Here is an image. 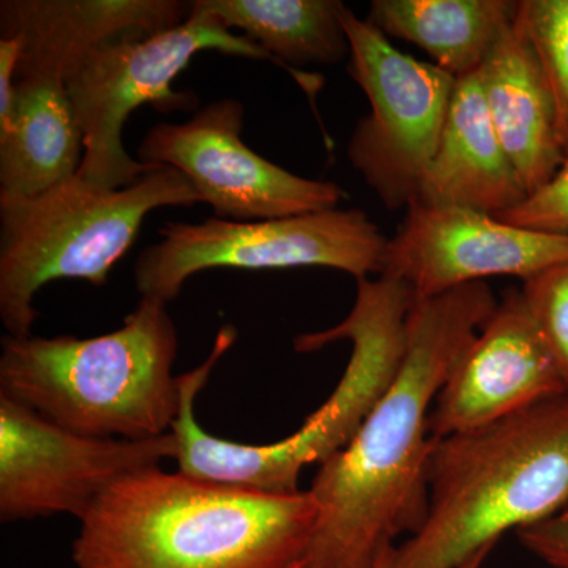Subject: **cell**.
<instances>
[{
  "instance_id": "20",
  "label": "cell",
  "mask_w": 568,
  "mask_h": 568,
  "mask_svg": "<svg viewBox=\"0 0 568 568\" xmlns=\"http://www.w3.org/2000/svg\"><path fill=\"white\" fill-rule=\"evenodd\" d=\"M517 21L547 77L568 159V0H518Z\"/></svg>"
},
{
  "instance_id": "14",
  "label": "cell",
  "mask_w": 568,
  "mask_h": 568,
  "mask_svg": "<svg viewBox=\"0 0 568 568\" xmlns=\"http://www.w3.org/2000/svg\"><path fill=\"white\" fill-rule=\"evenodd\" d=\"M189 13L179 0H2L0 32L24 41L17 80L65 82L103 44L168 31Z\"/></svg>"
},
{
  "instance_id": "11",
  "label": "cell",
  "mask_w": 568,
  "mask_h": 568,
  "mask_svg": "<svg viewBox=\"0 0 568 568\" xmlns=\"http://www.w3.org/2000/svg\"><path fill=\"white\" fill-rule=\"evenodd\" d=\"M178 447L173 432L145 440L74 435L0 395V519H81L121 478L175 459Z\"/></svg>"
},
{
  "instance_id": "8",
  "label": "cell",
  "mask_w": 568,
  "mask_h": 568,
  "mask_svg": "<svg viewBox=\"0 0 568 568\" xmlns=\"http://www.w3.org/2000/svg\"><path fill=\"white\" fill-rule=\"evenodd\" d=\"M160 235L138 256L134 284L142 297L166 304L186 280L211 268L327 267L355 280L379 276L388 241L364 211L339 207L256 222H170Z\"/></svg>"
},
{
  "instance_id": "23",
  "label": "cell",
  "mask_w": 568,
  "mask_h": 568,
  "mask_svg": "<svg viewBox=\"0 0 568 568\" xmlns=\"http://www.w3.org/2000/svg\"><path fill=\"white\" fill-rule=\"evenodd\" d=\"M519 544L551 568H568V506L517 532Z\"/></svg>"
},
{
  "instance_id": "3",
  "label": "cell",
  "mask_w": 568,
  "mask_h": 568,
  "mask_svg": "<svg viewBox=\"0 0 568 568\" xmlns=\"http://www.w3.org/2000/svg\"><path fill=\"white\" fill-rule=\"evenodd\" d=\"M414 295L398 280L379 275L357 280V295L342 323L295 336L297 353H313L332 343L351 342L345 373L331 396L301 428L272 444H241L204 432L194 417V403L212 369L233 347L235 336L216 334L203 364L181 375L182 406L173 433L178 437V470L201 480L254 491H301L306 466L323 465L351 443L369 410L390 386L406 347L407 315Z\"/></svg>"
},
{
  "instance_id": "15",
  "label": "cell",
  "mask_w": 568,
  "mask_h": 568,
  "mask_svg": "<svg viewBox=\"0 0 568 568\" xmlns=\"http://www.w3.org/2000/svg\"><path fill=\"white\" fill-rule=\"evenodd\" d=\"M489 119L528 196L566 160L547 77L517 14L478 70Z\"/></svg>"
},
{
  "instance_id": "5",
  "label": "cell",
  "mask_w": 568,
  "mask_h": 568,
  "mask_svg": "<svg viewBox=\"0 0 568 568\" xmlns=\"http://www.w3.org/2000/svg\"><path fill=\"white\" fill-rule=\"evenodd\" d=\"M175 355L178 331L166 302L142 297L110 334L7 335L0 395L74 435L153 439L173 432L181 414Z\"/></svg>"
},
{
  "instance_id": "18",
  "label": "cell",
  "mask_w": 568,
  "mask_h": 568,
  "mask_svg": "<svg viewBox=\"0 0 568 568\" xmlns=\"http://www.w3.org/2000/svg\"><path fill=\"white\" fill-rule=\"evenodd\" d=\"M517 9V0H373L365 20L462 80L481 69Z\"/></svg>"
},
{
  "instance_id": "17",
  "label": "cell",
  "mask_w": 568,
  "mask_h": 568,
  "mask_svg": "<svg viewBox=\"0 0 568 568\" xmlns=\"http://www.w3.org/2000/svg\"><path fill=\"white\" fill-rule=\"evenodd\" d=\"M84 156L65 82L17 80L9 121L0 125V196L32 197L78 175Z\"/></svg>"
},
{
  "instance_id": "26",
  "label": "cell",
  "mask_w": 568,
  "mask_h": 568,
  "mask_svg": "<svg viewBox=\"0 0 568 568\" xmlns=\"http://www.w3.org/2000/svg\"><path fill=\"white\" fill-rule=\"evenodd\" d=\"M388 558H390V556H388ZM388 558L386 560H384L383 564H381L379 568H387V560H388Z\"/></svg>"
},
{
  "instance_id": "7",
  "label": "cell",
  "mask_w": 568,
  "mask_h": 568,
  "mask_svg": "<svg viewBox=\"0 0 568 568\" xmlns=\"http://www.w3.org/2000/svg\"><path fill=\"white\" fill-rule=\"evenodd\" d=\"M203 51L275 62L254 41L192 9L173 29L122 37L88 55L65 81L84 136V156L78 171L82 181L118 190L141 181L152 170L151 164L132 159L125 151L123 125L142 104L160 112L197 106V97L174 91L173 82Z\"/></svg>"
},
{
  "instance_id": "12",
  "label": "cell",
  "mask_w": 568,
  "mask_h": 568,
  "mask_svg": "<svg viewBox=\"0 0 568 568\" xmlns=\"http://www.w3.org/2000/svg\"><path fill=\"white\" fill-rule=\"evenodd\" d=\"M562 263H568V234L515 226L469 209L414 203L387 241L381 275L425 298L491 276L525 282Z\"/></svg>"
},
{
  "instance_id": "25",
  "label": "cell",
  "mask_w": 568,
  "mask_h": 568,
  "mask_svg": "<svg viewBox=\"0 0 568 568\" xmlns=\"http://www.w3.org/2000/svg\"><path fill=\"white\" fill-rule=\"evenodd\" d=\"M493 548L495 547H488L480 549V551L476 552V555L473 556V558H469L465 560V562L462 564V566L457 568H481L484 567L485 560L488 559V556L491 555Z\"/></svg>"
},
{
  "instance_id": "9",
  "label": "cell",
  "mask_w": 568,
  "mask_h": 568,
  "mask_svg": "<svg viewBox=\"0 0 568 568\" xmlns=\"http://www.w3.org/2000/svg\"><path fill=\"white\" fill-rule=\"evenodd\" d=\"M349 71L369 102L347 159L388 211L416 203L435 156L457 80L399 51L349 7L342 13Z\"/></svg>"
},
{
  "instance_id": "22",
  "label": "cell",
  "mask_w": 568,
  "mask_h": 568,
  "mask_svg": "<svg viewBox=\"0 0 568 568\" xmlns=\"http://www.w3.org/2000/svg\"><path fill=\"white\" fill-rule=\"evenodd\" d=\"M496 219L549 234H568V159L537 192Z\"/></svg>"
},
{
  "instance_id": "10",
  "label": "cell",
  "mask_w": 568,
  "mask_h": 568,
  "mask_svg": "<svg viewBox=\"0 0 568 568\" xmlns=\"http://www.w3.org/2000/svg\"><path fill=\"white\" fill-rule=\"evenodd\" d=\"M245 108L223 99L183 123H156L138 148V160L181 171L230 222L283 219L338 209L347 193L338 183L301 178L257 155L242 141Z\"/></svg>"
},
{
  "instance_id": "2",
  "label": "cell",
  "mask_w": 568,
  "mask_h": 568,
  "mask_svg": "<svg viewBox=\"0 0 568 568\" xmlns=\"http://www.w3.org/2000/svg\"><path fill=\"white\" fill-rule=\"evenodd\" d=\"M320 507L312 493H265L181 470H140L80 519L77 568H301Z\"/></svg>"
},
{
  "instance_id": "16",
  "label": "cell",
  "mask_w": 568,
  "mask_h": 568,
  "mask_svg": "<svg viewBox=\"0 0 568 568\" xmlns=\"http://www.w3.org/2000/svg\"><path fill=\"white\" fill-rule=\"evenodd\" d=\"M528 196L489 119L480 77L457 80L416 203L499 215Z\"/></svg>"
},
{
  "instance_id": "13",
  "label": "cell",
  "mask_w": 568,
  "mask_h": 568,
  "mask_svg": "<svg viewBox=\"0 0 568 568\" xmlns=\"http://www.w3.org/2000/svg\"><path fill=\"white\" fill-rule=\"evenodd\" d=\"M567 392L521 291L514 290L497 302L440 388L429 435L470 432Z\"/></svg>"
},
{
  "instance_id": "1",
  "label": "cell",
  "mask_w": 568,
  "mask_h": 568,
  "mask_svg": "<svg viewBox=\"0 0 568 568\" xmlns=\"http://www.w3.org/2000/svg\"><path fill=\"white\" fill-rule=\"evenodd\" d=\"M497 302L485 282L414 298L390 386L345 448L317 469L320 507L301 568H379L428 510L429 414Z\"/></svg>"
},
{
  "instance_id": "19",
  "label": "cell",
  "mask_w": 568,
  "mask_h": 568,
  "mask_svg": "<svg viewBox=\"0 0 568 568\" xmlns=\"http://www.w3.org/2000/svg\"><path fill=\"white\" fill-rule=\"evenodd\" d=\"M201 11L237 29L282 67L331 65L349 55L339 0H196Z\"/></svg>"
},
{
  "instance_id": "24",
  "label": "cell",
  "mask_w": 568,
  "mask_h": 568,
  "mask_svg": "<svg viewBox=\"0 0 568 568\" xmlns=\"http://www.w3.org/2000/svg\"><path fill=\"white\" fill-rule=\"evenodd\" d=\"M24 51L20 36L0 39V125L9 121L17 91V74Z\"/></svg>"
},
{
  "instance_id": "4",
  "label": "cell",
  "mask_w": 568,
  "mask_h": 568,
  "mask_svg": "<svg viewBox=\"0 0 568 568\" xmlns=\"http://www.w3.org/2000/svg\"><path fill=\"white\" fill-rule=\"evenodd\" d=\"M424 525L387 568H457L508 530L568 506V392L514 416L433 437Z\"/></svg>"
},
{
  "instance_id": "6",
  "label": "cell",
  "mask_w": 568,
  "mask_h": 568,
  "mask_svg": "<svg viewBox=\"0 0 568 568\" xmlns=\"http://www.w3.org/2000/svg\"><path fill=\"white\" fill-rule=\"evenodd\" d=\"M197 203L192 183L171 166H153L141 181L118 190L74 175L37 196H0L3 327L18 338L32 335L41 287L63 278L104 286L149 213Z\"/></svg>"
},
{
  "instance_id": "21",
  "label": "cell",
  "mask_w": 568,
  "mask_h": 568,
  "mask_svg": "<svg viewBox=\"0 0 568 568\" xmlns=\"http://www.w3.org/2000/svg\"><path fill=\"white\" fill-rule=\"evenodd\" d=\"M519 291L568 387V263L538 272Z\"/></svg>"
}]
</instances>
